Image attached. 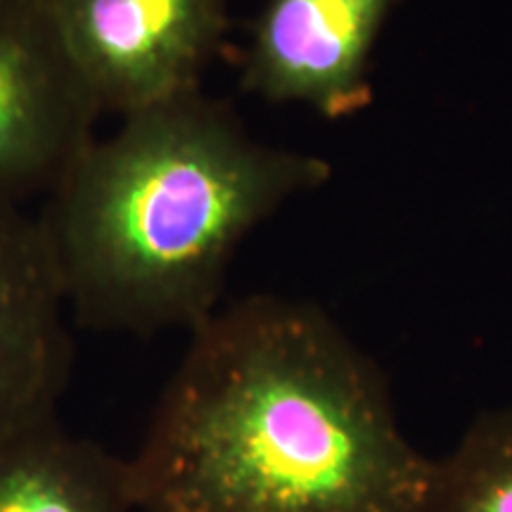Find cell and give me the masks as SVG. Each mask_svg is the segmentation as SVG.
I'll return each mask as SVG.
<instances>
[{"label":"cell","instance_id":"3957f363","mask_svg":"<svg viewBox=\"0 0 512 512\" xmlns=\"http://www.w3.org/2000/svg\"><path fill=\"white\" fill-rule=\"evenodd\" d=\"M102 114L128 117L202 91L228 0H43Z\"/></svg>","mask_w":512,"mask_h":512},{"label":"cell","instance_id":"8992f818","mask_svg":"<svg viewBox=\"0 0 512 512\" xmlns=\"http://www.w3.org/2000/svg\"><path fill=\"white\" fill-rule=\"evenodd\" d=\"M67 311L38 216L0 200V441L55 418L72 366Z\"/></svg>","mask_w":512,"mask_h":512},{"label":"cell","instance_id":"6da1fadb","mask_svg":"<svg viewBox=\"0 0 512 512\" xmlns=\"http://www.w3.org/2000/svg\"><path fill=\"white\" fill-rule=\"evenodd\" d=\"M432 472L373 358L275 294L190 330L131 458L138 512H422Z\"/></svg>","mask_w":512,"mask_h":512},{"label":"cell","instance_id":"ba28073f","mask_svg":"<svg viewBox=\"0 0 512 512\" xmlns=\"http://www.w3.org/2000/svg\"><path fill=\"white\" fill-rule=\"evenodd\" d=\"M422 512H512V406L479 415L434 460Z\"/></svg>","mask_w":512,"mask_h":512},{"label":"cell","instance_id":"7a4b0ae2","mask_svg":"<svg viewBox=\"0 0 512 512\" xmlns=\"http://www.w3.org/2000/svg\"><path fill=\"white\" fill-rule=\"evenodd\" d=\"M328 178V159L261 143L200 91L95 136L38 221L81 325L190 332L221 306L242 240Z\"/></svg>","mask_w":512,"mask_h":512},{"label":"cell","instance_id":"5b68a950","mask_svg":"<svg viewBox=\"0 0 512 512\" xmlns=\"http://www.w3.org/2000/svg\"><path fill=\"white\" fill-rule=\"evenodd\" d=\"M396 0H266L242 60V88L344 119L368 105L370 55Z\"/></svg>","mask_w":512,"mask_h":512},{"label":"cell","instance_id":"52a82bcc","mask_svg":"<svg viewBox=\"0 0 512 512\" xmlns=\"http://www.w3.org/2000/svg\"><path fill=\"white\" fill-rule=\"evenodd\" d=\"M0 512H138L131 460L36 422L0 441Z\"/></svg>","mask_w":512,"mask_h":512},{"label":"cell","instance_id":"277c9868","mask_svg":"<svg viewBox=\"0 0 512 512\" xmlns=\"http://www.w3.org/2000/svg\"><path fill=\"white\" fill-rule=\"evenodd\" d=\"M100 117L46 3L0 0V200L48 195Z\"/></svg>","mask_w":512,"mask_h":512}]
</instances>
